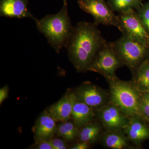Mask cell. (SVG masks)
<instances>
[{
	"label": "cell",
	"instance_id": "cell-1",
	"mask_svg": "<svg viewBox=\"0 0 149 149\" xmlns=\"http://www.w3.org/2000/svg\"><path fill=\"white\" fill-rule=\"evenodd\" d=\"M107 44L97 24L82 22L73 27L66 47L75 69L83 72L88 70L99 51Z\"/></svg>",
	"mask_w": 149,
	"mask_h": 149
},
{
	"label": "cell",
	"instance_id": "cell-2",
	"mask_svg": "<svg viewBox=\"0 0 149 149\" xmlns=\"http://www.w3.org/2000/svg\"><path fill=\"white\" fill-rule=\"evenodd\" d=\"M39 32L45 35L48 42L57 54L66 47L73 27L68 11L67 5H63L61 10L54 15H48L35 20Z\"/></svg>",
	"mask_w": 149,
	"mask_h": 149
},
{
	"label": "cell",
	"instance_id": "cell-3",
	"mask_svg": "<svg viewBox=\"0 0 149 149\" xmlns=\"http://www.w3.org/2000/svg\"><path fill=\"white\" fill-rule=\"evenodd\" d=\"M108 79L110 82L113 104L126 116L138 117L141 116L142 94L140 93L139 88L131 83L118 80L116 76Z\"/></svg>",
	"mask_w": 149,
	"mask_h": 149
},
{
	"label": "cell",
	"instance_id": "cell-4",
	"mask_svg": "<svg viewBox=\"0 0 149 149\" xmlns=\"http://www.w3.org/2000/svg\"><path fill=\"white\" fill-rule=\"evenodd\" d=\"M109 44L121 62L132 70L138 68L142 63L148 48L124 35L117 41Z\"/></svg>",
	"mask_w": 149,
	"mask_h": 149
},
{
	"label": "cell",
	"instance_id": "cell-5",
	"mask_svg": "<svg viewBox=\"0 0 149 149\" xmlns=\"http://www.w3.org/2000/svg\"><path fill=\"white\" fill-rule=\"evenodd\" d=\"M119 30L125 35L149 47V33L134 9L120 13Z\"/></svg>",
	"mask_w": 149,
	"mask_h": 149
},
{
	"label": "cell",
	"instance_id": "cell-6",
	"mask_svg": "<svg viewBox=\"0 0 149 149\" xmlns=\"http://www.w3.org/2000/svg\"><path fill=\"white\" fill-rule=\"evenodd\" d=\"M78 4L81 9L93 16L96 24L115 26L120 29L118 16L104 0H78Z\"/></svg>",
	"mask_w": 149,
	"mask_h": 149
},
{
	"label": "cell",
	"instance_id": "cell-7",
	"mask_svg": "<svg viewBox=\"0 0 149 149\" xmlns=\"http://www.w3.org/2000/svg\"><path fill=\"white\" fill-rule=\"evenodd\" d=\"M121 63L110 44H107L99 51L88 70L98 72L110 79L115 76V72Z\"/></svg>",
	"mask_w": 149,
	"mask_h": 149
},
{
	"label": "cell",
	"instance_id": "cell-8",
	"mask_svg": "<svg viewBox=\"0 0 149 149\" xmlns=\"http://www.w3.org/2000/svg\"><path fill=\"white\" fill-rule=\"evenodd\" d=\"M77 98L73 91H69L58 102L48 108L47 111L56 121L63 122L72 117L73 107Z\"/></svg>",
	"mask_w": 149,
	"mask_h": 149
},
{
	"label": "cell",
	"instance_id": "cell-9",
	"mask_svg": "<svg viewBox=\"0 0 149 149\" xmlns=\"http://www.w3.org/2000/svg\"><path fill=\"white\" fill-rule=\"evenodd\" d=\"M98 114L103 125L109 130H117L123 128L129 122L127 116L114 104L101 109Z\"/></svg>",
	"mask_w": 149,
	"mask_h": 149
},
{
	"label": "cell",
	"instance_id": "cell-10",
	"mask_svg": "<svg viewBox=\"0 0 149 149\" xmlns=\"http://www.w3.org/2000/svg\"><path fill=\"white\" fill-rule=\"evenodd\" d=\"M28 0H1L0 15L11 18H36L28 10Z\"/></svg>",
	"mask_w": 149,
	"mask_h": 149
},
{
	"label": "cell",
	"instance_id": "cell-11",
	"mask_svg": "<svg viewBox=\"0 0 149 149\" xmlns=\"http://www.w3.org/2000/svg\"><path fill=\"white\" fill-rule=\"evenodd\" d=\"M73 92L77 100L92 108L101 106L106 100V95L104 92L95 85H83Z\"/></svg>",
	"mask_w": 149,
	"mask_h": 149
},
{
	"label": "cell",
	"instance_id": "cell-12",
	"mask_svg": "<svg viewBox=\"0 0 149 149\" xmlns=\"http://www.w3.org/2000/svg\"><path fill=\"white\" fill-rule=\"evenodd\" d=\"M56 122L47 110L44 111L35 124L34 131L36 142L48 141L53 138L54 134L56 133Z\"/></svg>",
	"mask_w": 149,
	"mask_h": 149
},
{
	"label": "cell",
	"instance_id": "cell-13",
	"mask_svg": "<svg viewBox=\"0 0 149 149\" xmlns=\"http://www.w3.org/2000/svg\"><path fill=\"white\" fill-rule=\"evenodd\" d=\"M132 118L123 128L128 138L135 143L149 139L148 127L139 120L138 117Z\"/></svg>",
	"mask_w": 149,
	"mask_h": 149
},
{
	"label": "cell",
	"instance_id": "cell-14",
	"mask_svg": "<svg viewBox=\"0 0 149 149\" xmlns=\"http://www.w3.org/2000/svg\"><path fill=\"white\" fill-rule=\"evenodd\" d=\"M94 114L93 108L77 100L72 109V118L78 128L83 127L91 123Z\"/></svg>",
	"mask_w": 149,
	"mask_h": 149
},
{
	"label": "cell",
	"instance_id": "cell-15",
	"mask_svg": "<svg viewBox=\"0 0 149 149\" xmlns=\"http://www.w3.org/2000/svg\"><path fill=\"white\" fill-rule=\"evenodd\" d=\"M82 128L79 132L80 142L91 143L95 142L98 138L101 131L98 124L91 122Z\"/></svg>",
	"mask_w": 149,
	"mask_h": 149
},
{
	"label": "cell",
	"instance_id": "cell-16",
	"mask_svg": "<svg viewBox=\"0 0 149 149\" xmlns=\"http://www.w3.org/2000/svg\"><path fill=\"white\" fill-rule=\"evenodd\" d=\"M79 128L74 122L68 121L61 122L57 126L56 133L58 136L62 137L64 140L71 141L79 135Z\"/></svg>",
	"mask_w": 149,
	"mask_h": 149
},
{
	"label": "cell",
	"instance_id": "cell-17",
	"mask_svg": "<svg viewBox=\"0 0 149 149\" xmlns=\"http://www.w3.org/2000/svg\"><path fill=\"white\" fill-rule=\"evenodd\" d=\"M136 83L141 90L149 92V62H143L137 68Z\"/></svg>",
	"mask_w": 149,
	"mask_h": 149
},
{
	"label": "cell",
	"instance_id": "cell-18",
	"mask_svg": "<svg viewBox=\"0 0 149 149\" xmlns=\"http://www.w3.org/2000/svg\"><path fill=\"white\" fill-rule=\"evenodd\" d=\"M127 139L123 135L115 132L108 133L103 138L104 144L108 148L113 149H121L128 146Z\"/></svg>",
	"mask_w": 149,
	"mask_h": 149
},
{
	"label": "cell",
	"instance_id": "cell-19",
	"mask_svg": "<svg viewBox=\"0 0 149 149\" xmlns=\"http://www.w3.org/2000/svg\"><path fill=\"white\" fill-rule=\"evenodd\" d=\"M110 7L113 11L119 13L130 9L139 10L142 6V0H109Z\"/></svg>",
	"mask_w": 149,
	"mask_h": 149
},
{
	"label": "cell",
	"instance_id": "cell-20",
	"mask_svg": "<svg viewBox=\"0 0 149 149\" xmlns=\"http://www.w3.org/2000/svg\"><path fill=\"white\" fill-rule=\"evenodd\" d=\"M139 10V13H137L149 33V3L142 5Z\"/></svg>",
	"mask_w": 149,
	"mask_h": 149
},
{
	"label": "cell",
	"instance_id": "cell-21",
	"mask_svg": "<svg viewBox=\"0 0 149 149\" xmlns=\"http://www.w3.org/2000/svg\"><path fill=\"white\" fill-rule=\"evenodd\" d=\"M141 115L149 118V92L142 94L140 104Z\"/></svg>",
	"mask_w": 149,
	"mask_h": 149
},
{
	"label": "cell",
	"instance_id": "cell-22",
	"mask_svg": "<svg viewBox=\"0 0 149 149\" xmlns=\"http://www.w3.org/2000/svg\"><path fill=\"white\" fill-rule=\"evenodd\" d=\"M50 141L53 149H65L68 148L66 143L62 139L53 138Z\"/></svg>",
	"mask_w": 149,
	"mask_h": 149
},
{
	"label": "cell",
	"instance_id": "cell-23",
	"mask_svg": "<svg viewBox=\"0 0 149 149\" xmlns=\"http://www.w3.org/2000/svg\"><path fill=\"white\" fill-rule=\"evenodd\" d=\"M35 149H53L50 140L48 141H40L36 142Z\"/></svg>",
	"mask_w": 149,
	"mask_h": 149
},
{
	"label": "cell",
	"instance_id": "cell-24",
	"mask_svg": "<svg viewBox=\"0 0 149 149\" xmlns=\"http://www.w3.org/2000/svg\"><path fill=\"white\" fill-rule=\"evenodd\" d=\"M9 88L7 85L4 86L0 89V104H1L8 97Z\"/></svg>",
	"mask_w": 149,
	"mask_h": 149
},
{
	"label": "cell",
	"instance_id": "cell-25",
	"mask_svg": "<svg viewBox=\"0 0 149 149\" xmlns=\"http://www.w3.org/2000/svg\"><path fill=\"white\" fill-rule=\"evenodd\" d=\"M88 148V143L86 142H80L71 147L72 149H86Z\"/></svg>",
	"mask_w": 149,
	"mask_h": 149
},
{
	"label": "cell",
	"instance_id": "cell-26",
	"mask_svg": "<svg viewBox=\"0 0 149 149\" xmlns=\"http://www.w3.org/2000/svg\"><path fill=\"white\" fill-rule=\"evenodd\" d=\"M67 0H63V5H67Z\"/></svg>",
	"mask_w": 149,
	"mask_h": 149
}]
</instances>
